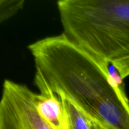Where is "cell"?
Here are the masks:
<instances>
[{
  "mask_svg": "<svg viewBox=\"0 0 129 129\" xmlns=\"http://www.w3.org/2000/svg\"><path fill=\"white\" fill-rule=\"evenodd\" d=\"M35 93L5 79L0 99V129H53L38 112Z\"/></svg>",
  "mask_w": 129,
  "mask_h": 129,
  "instance_id": "obj_2",
  "label": "cell"
},
{
  "mask_svg": "<svg viewBox=\"0 0 129 129\" xmlns=\"http://www.w3.org/2000/svg\"><path fill=\"white\" fill-rule=\"evenodd\" d=\"M112 64L118 71L122 79H124L129 76V57Z\"/></svg>",
  "mask_w": 129,
  "mask_h": 129,
  "instance_id": "obj_6",
  "label": "cell"
},
{
  "mask_svg": "<svg viewBox=\"0 0 129 129\" xmlns=\"http://www.w3.org/2000/svg\"><path fill=\"white\" fill-rule=\"evenodd\" d=\"M28 48L40 94L65 97L105 129H129V100L110 75L108 62L63 34L40 39Z\"/></svg>",
  "mask_w": 129,
  "mask_h": 129,
  "instance_id": "obj_1",
  "label": "cell"
},
{
  "mask_svg": "<svg viewBox=\"0 0 129 129\" xmlns=\"http://www.w3.org/2000/svg\"><path fill=\"white\" fill-rule=\"evenodd\" d=\"M35 102L39 114L53 129H67V117L60 97L54 93L37 94Z\"/></svg>",
  "mask_w": 129,
  "mask_h": 129,
  "instance_id": "obj_3",
  "label": "cell"
},
{
  "mask_svg": "<svg viewBox=\"0 0 129 129\" xmlns=\"http://www.w3.org/2000/svg\"><path fill=\"white\" fill-rule=\"evenodd\" d=\"M24 5V0H0V23L15 16Z\"/></svg>",
  "mask_w": 129,
  "mask_h": 129,
  "instance_id": "obj_5",
  "label": "cell"
},
{
  "mask_svg": "<svg viewBox=\"0 0 129 129\" xmlns=\"http://www.w3.org/2000/svg\"><path fill=\"white\" fill-rule=\"evenodd\" d=\"M61 99L67 117V129H90L89 120L69 100L61 95Z\"/></svg>",
  "mask_w": 129,
  "mask_h": 129,
  "instance_id": "obj_4",
  "label": "cell"
},
{
  "mask_svg": "<svg viewBox=\"0 0 129 129\" xmlns=\"http://www.w3.org/2000/svg\"><path fill=\"white\" fill-rule=\"evenodd\" d=\"M89 120V126L90 129H105L102 125L96 122L95 121H93L92 120Z\"/></svg>",
  "mask_w": 129,
  "mask_h": 129,
  "instance_id": "obj_7",
  "label": "cell"
}]
</instances>
